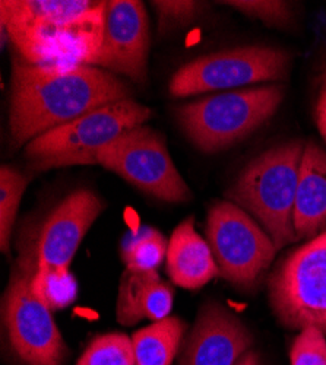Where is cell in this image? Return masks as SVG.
<instances>
[{"label":"cell","instance_id":"obj_1","mask_svg":"<svg viewBox=\"0 0 326 365\" xmlns=\"http://www.w3.org/2000/svg\"><path fill=\"white\" fill-rule=\"evenodd\" d=\"M129 98L132 89L107 71L85 65H36L15 53L8 114L12 145L26 146L86 113Z\"/></svg>","mask_w":326,"mask_h":365},{"label":"cell","instance_id":"obj_2","mask_svg":"<svg viewBox=\"0 0 326 365\" xmlns=\"http://www.w3.org/2000/svg\"><path fill=\"white\" fill-rule=\"evenodd\" d=\"M106 2L2 0V33L29 63L91 66L104 29Z\"/></svg>","mask_w":326,"mask_h":365},{"label":"cell","instance_id":"obj_3","mask_svg":"<svg viewBox=\"0 0 326 365\" xmlns=\"http://www.w3.org/2000/svg\"><path fill=\"white\" fill-rule=\"evenodd\" d=\"M306 143L294 139L275 145L252 160L225 192L272 238L277 250L297 241L294 203Z\"/></svg>","mask_w":326,"mask_h":365},{"label":"cell","instance_id":"obj_4","mask_svg":"<svg viewBox=\"0 0 326 365\" xmlns=\"http://www.w3.org/2000/svg\"><path fill=\"white\" fill-rule=\"evenodd\" d=\"M285 85L262 83L190 101L175 111L185 136L202 152L224 150L265 125L280 108Z\"/></svg>","mask_w":326,"mask_h":365},{"label":"cell","instance_id":"obj_5","mask_svg":"<svg viewBox=\"0 0 326 365\" xmlns=\"http://www.w3.org/2000/svg\"><path fill=\"white\" fill-rule=\"evenodd\" d=\"M153 111L133 98L116 101L36 138L25 146L31 168L46 171L97 165V152L122 133L142 126Z\"/></svg>","mask_w":326,"mask_h":365},{"label":"cell","instance_id":"obj_6","mask_svg":"<svg viewBox=\"0 0 326 365\" xmlns=\"http://www.w3.org/2000/svg\"><path fill=\"white\" fill-rule=\"evenodd\" d=\"M37 270L36 255L22 247L18 267L5 292L4 317L14 354L25 365H62L69 349L51 310L36 295L31 282Z\"/></svg>","mask_w":326,"mask_h":365},{"label":"cell","instance_id":"obj_7","mask_svg":"<svg viewBox=\"0 0 326 365\" xmlns=\"http://www.w3.org/2000/svg\"><path fill=\"white\" fill-rule=\"evenodd\" d=\"M268 289L281 324L316 327L326 336V232L288 253L272 272Z\"/></svg>","mask_w":326,"mask_h":365},{"label":"cell","instance_id":"obj_8","mask_svg":"<svg viewBox=\"0 0 326 365\" xmlns=\"http://www.w3.org/2000/svg\"><path fill=\"white\" fill-rule=\"evenodd\" d=\"M291 56L280 48L246 46L200 56L183 65L168 83L175 98L220 89L275 83L288 76Z\"/></svg>","mask_w":326,"mask_h":365},{"label":"cell","instance_id":"obj_9","mask_svg":"<svg viewBox=\"0 0 326 365\" xmlns=\"http://www.w3.org/2000/svg\"><path fill=\"white\" fill-rule=\"evenodd\" d=\"M96 161L163 202L186 203L192 199V190L175 168L164 138L145 125L122 133L101 148Z\"/></svg>","mask_w":326,"mask_h":365},{"label":"cell","instance_id":"obj_10","mask_svg":"<svg viewBox=\"0 0 326 365\" xmlns=\"http://www.w3.org/2000/svg\"><path fill=\"white\" fill-rule=\"evenodd\" d=\"M205 232L221 277L237 287H255L275 259L268 232L230 200L211 205Z\"/></svg>","mask_w":326,"mask_h":365},{"label":"cell","instance_id":"obj_11","mask_svg":"<svg viewBox=\"0 0 326 365\" xmlns=\"http://www.w3.org/2000/svg\"><path fill=\"white\" fill-rule=\"evenodd\" d=\"M150 44L145 5L138 0H108L103 40L91 66L143 85L148 79Z\"/></svg>","mask_w":326,"mask_h":365},{"label":"cell","instance_id":"obj_12","mask_svg":"<svg viewBox=\"0 0 326 365\" xmlns=\"http://www.w3.org/2000/svg\"><path fill=\"white\" fill-rule=\"evenodd\" d=\"M106 205L91 190L81 189L58 203L44 221L36 245L37 269L69 267L86 232Z\"/></svg>","mask_w":326,"mask_h":365},{"label":"cell","instance_id":"obj_13","mask_svg":"<svg viewBox=\"0 0 326 365\" xmlns=\"http://www.w3.org/2000/svg\"><path fill=\"white\" fill-rule=\"evenodd\" d=\"M253 336L246 324L220 302H206L186 341L179 365H235Z\"/></svg>","mask_w":326,"mask_h":365},{"label":"cell","instance_id":"obj_14","mask_svg":"<svg viewBox=\"0 0 326 365\" xmlns=\"http://www.w3.org/2000/svg\"><path fill=\"white\" fill-rule=\"evenodd\" d=\"M292 221L297 240L326 232V149L313 140L305 146Z\"/></svg>","mask_w":326,"mask_h":365},{"label":"cell","instance_id":"obj_15","mask_svg":"<svg viewBox=\"0 0 326 365\" xmlns=\"http://www.w3.org/2000/svg\"><path fill=\"white\" fill-rule=\"evenodd\" d=\"M165 267L174 285L192 291L221 277L208 241L196 232L192 217L173 231L168 240Z\"/></svg>","mask_w":326,"mask_h":365},{"label":"cell","instance_id":"obj_16","mask_svg":"<svg viewBox=\"0 0 326 365\" xmlns=\"http://www.w3.org/2000/svg\"><path fill=\"white\" fill-rule=\"evenodd\" d=\"M174 289L156 272H133L125 269L116 301V319L123 326L142 320L160 322L170 317Z\"/></svg>","mask_w":326,"mask_h":365},{"label":"cell","instance_id":"obj_17","mask_svg":"<svg viewBox=\"0 0 326 365\" xmlns=\"http://www.w3.org/2000/svg\"><path fill=\"white\" fill-rule=\"evenodd\" d=\"M186 331L182 319L170 316L133 333L136 365H171Z\"/></svg>","mask_w":326,"mask_h":365},{"label":"cell","instance_id":"obj_18","mask_svg":"<svg viewBox=\"0 0 326 365\" xmlns=\"http://www.w3.org/2000/svg\"><path fill=\"white\" fill-rule=\"evenodd\" d=\"M168 241L158 230L142 225L125 234L122 260L128 270L156 272L167 257Z\"/></svg>","mask_w":326,"mask_h":365},{"label":"cell","instance_id":"obj_19","mask_svg":"<svg viewBox=\"0 0 326 365\" xmlns=\"http://www.w3.org/2000/svg\"><path fill=\"white\" fill-rule=\"evenodd\" d=\"M31 287L51 312L66 309L78 295V284L69 267L37 269Z\"/></svg>","mask_w":326,"mask_h":365},{"label":"cell","instance_id":"obj_20","mask_svg":"<svg viewBox=\"0 0 326 365\" xmlns=\"http://www.w3.org/2000/svg\"><path fill=\"white\" fill-rule=\"evenodd\" d=\"M28 181V177L14 167L0 168V249L4 253H9L14 224Z\"/></svg>","mask_w":326,"mask_h":365},{"label":"cell","instance_id":"obj_21","mask_svg":"<svg viewBox=\"0 0 326 365\" xmlns=\"http://www.w3.org/2000/svg\"><path fill=\"white\" fill-rule=\"evenodd\" d=\"M76 365H136L133 344L125 333H107L97 336Z\"/></svg>","mask_w":326,"mask_h":365},{"label":"cell","instance_id":"obj_22","mask_svg":"<svg viewBox=\"0 0 326 365\" xmlns=\"http://www.w3.org/2000/svg\"><path fill=\"white\" fill-rule=\"evenodd\" d=\"M223 5H228L250 18L274 26L288 25L292 16L291 4L282 0H231L223 2Z\"/></svg>","mask_w":326,"mask_h":365},{"label":"cell","instance_id":"obj_23","mask_svg":"<svg viewBox=\"0 0 326 365\" xmlns=\"http://www.w3.org/2000/svg\"><path fill=\"white\" fill-rule=\"evenodd\" d=\"M160 22V33L180 28L195 21L206 4L192 0H154L151 2Z\"/></svg>","mask_w":326,"mask_h":365},{"label":"cell","instance_id":"obj_24","mask_svg":"<svg viewBox=\"0 0 326 365\" xmlns=\"http://www.w3.org/2000/svg\"><path fill=\"white\" fill-rule=\"evenodd\" d=\"M291 365H326V338L316 327L300 330L290 351Z\"/></svg>","mask_w":326,"mask_h":365},{"label":"cell","instance_id":"obj_25","mask_svg":"<svg viewBox=\"0 0 326 365\" xmlns=\"http://www.w3.org/2000/svg\"><path fill=\"white\" fill-rule=\"evenodd\" d=\"M315 118L317 129L326 142V69L320 76L319 93L315 104Z\"/></svg>","mask_w":326,"mask_h":365},{"label":"cell","instance_id":"obj_26","mask_svg":"<svg viewBox=\"0 0 326 365\" xmlns=\"http://www.w3.org/2000/svg\"><path fill=\"white\" fill-rule=\"evenodd\" d=\"M235 365H260V359L258 352L248 351Z\"/></svg>","mask_w":326,"mask_h":365}]
</instances>
